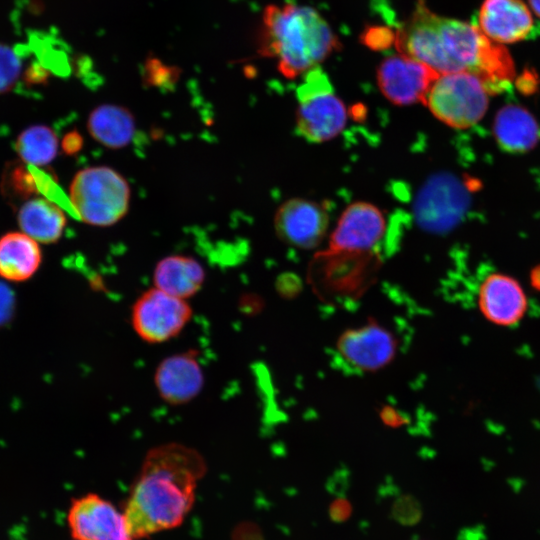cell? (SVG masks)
Here are the masks:
<instances>
[{
    "label": "cell",
    "instance_id": "obj_13",
    "mask_svg": "<svg viewBox=\"0 0 540 540\" xmlns=\"http://www.w3.org/2000/svg\"><path fill=\"white\" fill-rule=\"evenodd\" d=\"M275 230L285 243L301 249L318 246L329 225L326 209L321 204L297 198L284 202L275 214Z\"/></svg>",
    "mask_w": 540,
    "mask_h": 540
},
{
    "label": "cell",
    "instance_id": "obj_6",
    "mask_svg": "<svg viewBox=\"0 0 540 540\" xmlns=\"http://www.w3.org/2000/svg\"><path fill=\"white\" fill-rule=\"evenodd\" d=\"M488 96L484 84L472 73L439 74L423 104L446 125L465 129L475 125L487 111Z\"/></svg>",
    "mask_w": 540,
    "mask_h": 540
},
{
    "label": "cell",
    "instance_id": "obj_28",
    "mask_svg": "<svg viewBox=\"0 0 540 540\" xmlns=\"http://www.w3.org/2000/svg\"><path fill=\"white\" fill-rule=\"evenodd\" d=\"M352 512L350 503L345 499H337L331 503L329 513L334 521H345Z\"/></svg>",
    "mask_w": 540,
    "mask_h": 540
},
{
    "label": "cell",
    "instance_id": "obj_16",
    "mask_svg": "<svg viewBox=\"0 0 540 540\" xmlns=\"http://www.w3.org/2000/svg\"><path fill=\"white\" fill-rule=\"evenodd\" d=\"M526 306L521 286L507 275L491 274L480 286L479 307L484 316L495 324H516L524 316Z\"/></svg>",
    "mask_w": 540,
    "mask_h": 540
},
{
    "label": "cell",
    "instance_id": "obj_24",
    "mask_svg": "<svg viewBox=\"0 0 540 540\" xmlns=\"http://www.w3.org/2000/svg\"><path fill=\"white\" fill-rule=\"evenodd\" d=\"M21 59L8 45L0 43V94L16 85L21 73Z\"/></svg>",
    "mask_w": 540,
    "mask_h": 540
},
{
    "label": "cell",
    "instance_id": "obj_1",
    "mask_svg": "<svg viewBox=\"0 0 540 540\" xmlns=\"http://www.w3.org/2000/svg\"><path fill=\"white\" fill-rule=\"evenodd\" d=\"M400 53L439 74L468 72L477 76L489 95L506 90L515 78L508 50L490 40L474 24L440 16L425 0H417L409 19L395 34Z\"/></svg>",
    "mask_w": 540,
    "mask_h": 540
},
{
    "label": "cell",
    "instance_id": "obj_27",
    "mask_svg": "<svg viewBox=\"0 0 540 540\" xmlns=\"http://www.w3.org/2000/svg\"><path fill=\"white\" fill-rule=\"evenodd\" d=\"M83 137L78 131L68 132L61 140L60 147L67 155H74L83 147Z\"/></svg>",
    "mask_w": 540,
    "mask_h": 540
},
{
    "label": "cell",
    "instance_id": "obj_20",
    "mask_svg": "<svg viewBox=\"0 0 540 540\" xmlns=\"http://www.w3.org/2000/svg\"><path fill=\"white\" fill-rule=\"evenodd\" d=\"M17 221L22 232L42 244L59 241L67 225L64 210L45 197L25 201L19 208Z\"/></svg>",
    "mask_w": 540,
    "mask_h": 540
},
{
    "label": "cell",
    "instance_id": "obj_2",
    "mask_svg": "<svg viewBox=\"0 0 540 540\" xmlns=\"http://www.w3.org/2000/svg\"><path fill=\"white\" fill-rule=\"evenodd\" d=\"M204 457L194 448L170 442L151 448L130 488L124 516L133 539L182 524L191 511Z\"/></svg>",
    "mask_w": 540,
    "mask_h": 540
},
{
    "label": "cell",
    "instance_id": "obj_4",
    "mask_svg": "<svg viewBox=\"0 0 540 540\" xmlns=\"http://www.w3.org/2000/svg\"><path fill=\"white\" fill-rule=\"evenodd\" d=\"M68 195L71 207L83 223L109 227L128 213L131 188L117 170L99 165L77 171L70 182Z\"/></svg>",
    "mask_w": 540,
    "mask_h": 540
},
{
    "label": "cell",
    "instance_id": "obj_3",
    "mask_svg": "<svg viewBox=\"0 0 540 540\" xmlns=\"http://www.w3.org/2000/svg\"><path fill=\"white\" fill-rule=\"evenodd\" d=\"M339 47L329 24L312 7L287 3L264 11L260 50L277 59L286 78L306 74Z\"/></svg>",
    "mask_w": 540,
    "mask_h": 540
},
{
    "label": "cell",
    "instance_id": "obj_30",
    "mask_svg": "<svg viewBox=\"0 0 540 540\" xmlns=\"http://www.w3.org/2000/svg\"><path fill=\"white\" fill-rule=\"evenodd\" d=\"M529 4L534 13L540 17V0H529Z\"/></svg>",
    "mask_w": 540,
    "mask_h": 540
},
{
    "label": "cell",
    "instance_id": "obj_7",
    "mask_svg": "<svg viewBox=\"0 0 540 540\" xmlns=\"http://www.w3.org/2000/svg\"><path fill=\"white\" fill-rule=\"evenodd\" d=\"M400 340L388 326L376 320L343 332L332 353L334 363L349 373L376 371L397 355Z\"/></svg>",
    "mask_w": 540,
    "mask_h": 540
},
{
    "label": "cell",
    "instance_id": "obj_23",
    "mask_svg": "<svg viewBox=\"0 0 540 540\" xmlns=\"http://www.w3.org/2000/svg\"><path fill=\"white\" fill-rule=\"evenodd\" d=\"M14 148L24 163L42 167L56 158L59 140L52 128L36 124L27 127L17 136Z\"/></svg>",
    "mask_w": 540,
    "mask_h": 540
},
{
    "label": "cell",
    "instance_id": "obj_26",
    "mask_svg": "<svg viewBox=\"0 0 540 540\" xmlns=\"http://www.w3.org/2000/svg\"><path fill=\"white\" fill-rule=\"evenodd\" d=\"M14 307V293L4 282L0 281V324L9 320Z\"/></svg>",
    "mask_w": 540,
    "mask_h": 540
},
{
    "label": "cell",
    "instance_id": "obj_19",
    "mask_svg": "<svg viewBox=\"0 0 540 540\" xmlns=\"http://www.w3.org/2000/svg\"><path fill=\"white\" fill-rule=\"evenodd\" d=\"M42 263L40 243L22 231L0 237V277L11 282L31 278Z\"/></svg>",
    "mask_w": 540,
    "mask_h": 540
},
{
    "label": "cell",
    "instance_id": "obj_10",
    "mask_svg": "<svg viewBox=\"0 0 540 540\" xmlns=\"http://www.w3.org/2000/svg\"><path fill=\"white\" fill-rule=\"evenodd\" d=\"M439 73L403 53L384 58L377 70L382 94L393 104L411 105L424 101Z\"/></svg>",
    "mask_w": 540,
    "mask_h": 540
},
{
    "label": "cell",
    "instance_id": "obj_22",
    "mask_svg": "<svg viewBox=\"0 0 540 540\" xmlns=\"http://www.w3.org/2000/svg\"><path fill=\"white\" fill-rule=\"evenodd\" d=\"M493 132L499 146L511 153L531 150L539 141L540 127L525 108L506 105L495 116Z\"/></svg>",
    "mask_w": 540,
    "mask_h": 540
},
{
    "label": "cell",
    "instance_id": "obj_25",
    "mask_svg": "<svg viewBox=\"0 0 540 540\" xmlns=\"http://www.w3.org/2000/svg\"><path fill=\"white\" fill-rule=\"evenodd\" d=\"M393 39L395 40V35L383 28H371L364 36L367 45L372 48L377 47L380 49L389 46Z\"/></svg>",
    "mask_w": 540,
    "mask_h": 540
},
{
    "label": "cell",
    "instance_id": "obj_8",
    "mask_svg": "<svg viewBox=\"0 0 540 540\" xmlns=\"http://www.w3.org/2000/svg\"><path fill=\"white\" fill-rule=\"evenodd\" d=\"M332 265L317 267L312 276L319 296L331 304H348L360 297L373 275V252L331 250L324 255Z\"/></svg>",
    "mask_w": 540,
    "mask_h": 540
},
{
    "label": "cell",
    "instance_id": "obj_15",
    "mask_svg": "<svg viewBox=\"0 0 540 540\" xmlns=\"http://www.w3.org/2000/svg\"><path fill=\"white\" fill-rule=\"evenodd\" d=\"M154 384L163 401L171 405L192 401L204 385L196 353L185 351L163 359L155 370Z\"/></svg>",
    "mask_w": 540,
    "mask_h": 540
},
{
    "label": "cell",
    "instance_id": "obj_17",
    "mask_svg": "<svg viewBox=\"0 0 540 540\" xmlns=\"http://www.w3.org/2000/svg\"><path fill=\"white\" fill-rule=\"evenodd\" d=\"M462 195L452 180L439 178L427 185L416 204L419 223L429 229H443L461 212Z\"/></svg>",
    "mask_w": 540,
    "mask_h": 540
},
{
    "label": "cell",
    "instance_id": "obj_29",
    "mask_svg": "<svg viewBox=\"0 0 540 540\" xmlns=\"http://www.w3.org/2000/svg\"><path fill=\"white\" fill-rule=\"evenodd\" d=\"M532 283L535 287L540 289V267L532 272Z\"/></svg>",
    "mask_w": 540,
    "mask_h": 540
},
{
    "label": "cell",
    "instance_id": "obj_14",
    "mask_svg": "<svg viewBox=\"0 0 540 540\" xmlns=\"http://www.w3.org/2000/svg\"><path fill=\"white\" fill-rule=\"evenodd\" d=\"M475 24L490 40L502 45L531 39L539 32L522 0H484Z\"/></svg>",
    "mask_w": 540,
    "mask_h": 540
},
{
    "label": "cell",
    "instance_id": "obj_5",
    "mask_svg": "<svg viewBox=\"0 0 540 540\" xmlns=\"http://www.w3.org/2000/svg\"><path fill=\"white\" fill-rule=\"evenodd\" d=\"M296 98V128L307 141L325 142L344 129L347 121L346 107L320 66L304 74L296 90Z\"/></svg>",
    "mask_w": 540,
    "mask_h": 540
},
{
    "label": "cell",
    "instance_id": "obj_21",
    "mask_svg": "<svg viewBox=\"0 0 540 540\" xmlns=\"http://www.w3.org/2000/svg\"><path fill=\"white\" fill-rule=\"evenodd\" d=\"M86 127L96 142L112 150L128 146L136 132V122L131 111L115 104L95 107L87 118Z\"/></svg>",
    "mask_w": 540,
    "mask_h": 540
},
{
    "label": "cell",
    "instance_id": "obj_12",
    "mask_svg": "<svg viewBox=\"0 0 540 540\" xmlns=\"http://www.w3.org/2000/svg\"><path fill=\"white\" fill-rule=\"evenodd\" d=\"M386 232L382 211L368 202L350 204L341 214L329 241L337 251L372 252Z\"/></svg>",
    "mask_w": 540,
    "mask_h": 540
},
{
    "label": "cell",
    "instance_id": "obj_11",
    "mask_svg": "<svg viewBox=\"0 0 540 540\" xmlns=\"http://www.w3.org/2000/svg\"><path fill=\"white\" fill-rule=\"evenodd\" d=\"M67 522L75 540H134L124 513L95 493L73 499Z\"/></svg>",
    "mask_w": 540,
    "mask_h": 540
},
{
    "label": "cell",
    "instance_id": "obj_18",
    "mask_svg": "<svg viewBox=\"0 0 540 540\" xmlns=\"http://www.w3.org/2000/svg\"><path fill=\"white\" fill-rule=\"evenodd\" d=\"M205 276L204 267L194 257L170 255L156 264L153 283L165 293L187 300L201 290Z\"/></svg>",
    "mask_w": 540,
    "mask_h": 540
},
{
    "label": "cell",
    "instance_id": "obj_9",
    "mask_svg": "<svg viewBox=\"0 0 540 540\" xmlns=\"http://www.w3.org/2000/svg\"><path fill=\"white\" fill-rule=\"evenodd\" d=\"M192 315L187 300L152 287L133 303L131 324L141 340L149 344H161L178 336Z\"/></svg>",
    "mask_w": 540,
    "mask_h": 540
}]
</instances>
